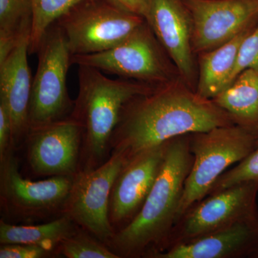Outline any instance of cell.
I'll return each mask as SVG.
<instances>
[{
    "label": "cell",
    "mask_w": 258,
    "mask_h": 258,
    "mask_svg": "<svg viewBox=\"0 0 258 258\" xmlns=\"http://www.w3.org/2000/svg\"><path fill=\"white\" fill-rule=\"evenodd\" d=\"M83 0H32L33 18L29 54H36L47 30L74 5Z\"/></svg>",
    "instance_id": "obj_21"
},
{
    "label": "cell",
    "mask_w": 258,
    "mask_h": 258,
    "mask_svg": "<svg viewBox=\"0 0 258 258\" xmlns=\"http://www.w3.org/2000/svg\"><path fill=\"white\" fill-rule=\"evenodd\" d=\"M234 124L258 134V71L245 69L213 99Z\"/></svg>",
    "instance_id": "obj_18"
},
{
    "label": "cell",
    "mask_w": 258,
    "mask_h": 258,
    "mask_svg": "<svg viewBox=\"0 0 258 258\" xmlns=\"http://www.w3.org/2000/svg\"><path fill=\"white\" fill-rule=\"evenodd\" d=\"M71 62L153 86L181 78L175 64L147 21L113 48L97 53L73 55Z\"/></svg>",
    "instance_id": "obj_5"
},
{
    "label": "cell",
    "mask_w": 258,
    "mask_h": 258,
    "mask_svg": "<svg viewBox=\"0 0 258 258\" xmlns=\"http://www.w3.org/2000/svg\"><path fill=\"white\" fill-rule=\"evenodd\" d=\"M249 258H258V242Z\"/></svg>",
    "instance_id": "obj_28"
},
{
    "label": "cell",
    "mask_w": 258,
    "mask_h": 258,
    "mask_svg": "<svg viewBox=\"0 0 258 258\" xmlns=\"http://www.w3.org/2000/svg\"><path fill=\"white\" fill-rule=\"evenodd\" d=\"M113 1L136 14L142 15L144 18H147L148 12H149V0H113Z\"/></svg>",
    "instance_id": "obj_27"
},
{
    "label": "cell",
    "mask_w": 258,
    "mask_h": 258,
    "mask_svg": "<svg viewBox=\"0 0 258 258\" xmlns=\"http://www.w3.org/2000/svg\"><path fill=\"white\" fill-rule=\"evenodd\" d=\"M257 242L258 215L174 246L152 258H249Z\"/></svg>",
    "instance_id": "obj_16"
},
{
    "label": "cell",
    "mask_w": 258,
    "mask_h": 258,
    "mask_svg": "<svg viewBox=\"0 0 258 258\" xmlns=\"http://www.w3.org/2000/svg\"><path fill=\"white\" fill-rule=\"evenodd\" d=\"M78 78L79 93L70 116L83 131L80 170H90L111 156L112 136L125 105L158 86L123 78L113 79L85 66H79Z\"/></svg>",
    "instance_id": "obj_3"
},
{
    "label": "cell",
    "mask_w": 258,
    "mask_h": 258,
    "mask_svg": "<svg viewBox=\"0 0 258 258\" xmlns=\"http://www.w3.org/2000/svg\"><path fill=\"white\" fill-rule=\"evenodd\" d=\"M257 147V134L238 125L190 134L193 164L185 181L176 222L191 205L208 196L230 166L240 162Z\"/></svg>",
    "instance_id": "obj_4"
},
{
    "label": "cell",
    "mask_w": 258,
    "mask_h": 258,
    "mask_svg": "<svg viewBox=\"0 0 258 258\" xmlns=\"http://www.w3.org/2000/svg\"><path fill=\"white\" fill-rule=\"evenodd\" d=\"M83 131L71 116L31 128L27 134V157L39 176H74L80 171Z\"/></svg>",
    "instance_id": "obj_11"
},
{
    "label": "cell",
    "mask_w": 258,
    "mask_h": 258,
    "mask_svg": "<svg viewBox=\"0 0 258 258\" xmlns=\"http://www.w3.org/2000/svg\"><path fill=\"white\" fill-rule=\"evenodd\" d=\"M14 149L11 118L6 106L0 101V161Z\"/></svg>",
    "instance_id": "obj_26"
},
{
    "label": "cell",
    "mask_w": 258,
    "mask_h": 258,
    "mask_svg": "<svg viewBox=\"0 0 258 258\" xmlns=\"http://www.w3.org/2000/svg\"><path fill=\"white\" fill-rule=\"evenodd\" d=\"M32 0H0V60L31 33Z\"/></svg>",
    "instance_id": "obj_20"
},
{
    "label": "cell",
    "mask_w": 258,
    "mask_h": 258,
    "mask_svg": "<svg viewBox=\"0 0 258 258\" xmlns=\"http://www.w3.org/2000/svg\"><path fill=\"white\" fill-rule=\"evenodd\" d=\"M237 164L220 176L209 195L218 192L240 183L258 181V147Z\"/></svg>",
    "instance_id": "obj_23"
},
{
    "label": "cell",
    "mask_w": 258,
    "mask_h": 258,
    "mask_svg": "<svg viewBox=\"0 0 258 258\" xmlns=\"http://www.w3.org/2000/svg\"><path fill=\"white\" fill-rule=\"evenodd\" d=\"M36 54L38 64L32 79L29 130L67 118L74 106L67 86L73 55L67 38L57 23L47 30Z\"/></svg>",
    "instance_id": "obj_6"
},
{
    "label": "cell",
    "mask_w": 258,
    "mask_h": 258,
    "mask_svg": "<svg viewBox=\"0 0 258 258\" xmlns=\"http://www.w3.org/2000/svg\"><path fill=\"white\" fill-rule=\"evenodd\" d=\"M146 20L175 64L181 79L196 91L198 69L191 44L192 21L184 0H149Z\"/></svg>",
    "instance_id": "obj_14"
},
{
    "label": "cell",
    "mask_w": 258,
    "mask_h": 258,
    "mask_svg": "<svg viewBox=\"0 0 258 258\" xmlns=\"http://www.w3.org/2000/svg\"><path fill=\"white\" fill-rule=\"evenodd\" d=\"M193 161L190 134L168 142L164 163L143 207L108 244L120 258H152L165 249Z\"/></svg>",
    "instance_id": "obj_2"
},
{
    "label": "cell",
    "mask_w": 258,
    "mask_h": 258,
    "mask_svg": "<svg viewBox=\"0 0 258 258\" xmlns=\"http://www.w3.org/2000/svg\"><path fill=\"white\" fill-rule=\"evenodd\" d=\"M257 147H258V134H257Z\"/></svg>",
    "instance_id": "obj_29"
},
{
    "label": "cell",
    "mask_w": 258,
    "mask_h": 258,
    "mask_svg": "<svg viewBox=\"0 0 258 258\" xmlns=\"http://www.w3.org/2000/svg\"><path fill=\"white\" fill-rule=\"evenodd\" d=\"M192 21L195 55L221 46L258 20V0H184Z\"/></svg>",
    "instance_id": "obj_12"
},
{
    "label": "cell",
    "mask_w": 258,
    "mask_h": 258,
    "mask_svg": "<svg viewBox=\"0 0 258 258\" xmlns=\"http://www.w3.org/2000/svg\"><path fill=\"white\" fill-rule=\"evenodd\" d=\"M256 23L221 46L197 56L199 95L212 100L228 86L241 44Z\"/></svg>",
    "instance_id": "obj_17"
},
{
    "label": "cell",
    "mask_w": 258,
    "mask_h": 258,
    "mask_svg": "<svg viewBox=\"0 0 258 258\" xmlns=\"http://www.w3.org/2000/svg\"><path fill=\"white\" fill-rule=\"evenodd\" d=\"M125 161L120 153L111 152L96 169L80 170L61 214L107 245L115 233L109 218L110 196Z\"/></svg>",
    "instance_id": "obj_9"
},
{
    "label": "cell",
    "mask_w": 258,
    "mask_h": 258,
    "mask_svg": "<svg viewBox=\"0 0 258 258\" xmlns=\"http://www.w3.org/2000/svg\"><path fill=\"white\" fill-rule=\"evenodd\" d=\"M52 251L39 246L25 244H1L0 258H44L50 257Z\"/></svg>",
    "instance_id": "obj_25"
},
{
    "label": "cell",
    "mask_w": 258,
    "mask_h": 258,
    "mask_svg": "<svg viewBox=\"0 0 258 258\" xmlns=\"http://www.w3.org/2000/svg\"><path fill=\"white\" fill-rule=\"evenodd\" d=\"M248 69L258 71V20L254 28L244 37L241 44L237 62L231 76L229 85L237 75L244 70Z\"/></svg>",
    "instance_id": "obj_24"
},
{
    "label": "cell",
    "mask_w": 258,
    "mask_h": 258,
    "mask_svg": "<svg viewBox=\"0 0 258 258\" xmlns=\"http://www.w3.org/2000/svg\"><path fill=\"white\" fill-rule=\"evenodd\" d=\"M257 194L258 181H246L194 204L176 222L164 251L257 216Z\"/></svg>",
    "instance_id": "obj_8"
},
{
    "label": "cell",
    "mask_w": 258,
    "mask_h": 258,
    "mask_svg": "<svg viewBox=\"0 0 258 258\" xmlns=\"http://www.w3.org/2000/svg\"><path fill=\"white\" fill-rule=\"evenodd\" d=\"M14 151L0 161L1 204L16 218H45L60 212L72 186L74 176H51L41 181L25 179L19 171Z\"/></svg>",
    "instance_id": "obj_10"
},
{
    "label": "cell",
    "mask_w": 258,
    "mask_h": 258,
    "mask_svg": "<svg viewBox=\"0 0 258 258\" xmlns=\"http://www.w3.org/2000/svg\"><path fill=\"white\" fill-rule=\"evenodd\" d=\"M57 251L68 258H120L106 244L83 229L64 239Z\"/></svg>",
    "instance_id": "obj_22"
},
{
    "label": "cell",
    "mask_w": 258,
    "mask_h": 258,
    "mask_svg": "<svg viewBox=\"0 0 258 258\" xmlns=\"http://www.w3.org/2000/svg\"><path fill=\"white\" fill-rule=\"evenodd\" d=\"M168 142L137 154L122 166L110 196L109 218L115 232L133 221L143 207L164 163Z\"/></svg>",
    "instance_id": "obj_13"
},
{
    "label": "cell",
    "mask_w": 258,
    "mask_h": 258,
    "mask_svg": "<svg viewBox=\"0 0 258 258\" xmlns=\"http://www.w3.org/2000/svg\"><path fill=\"white\" fill-rule=\"evenodd\" d=\"M69 217L61 215L50 222L37 225H16L1 220L0 243L25 244L55 251L64 239L78 230Z\"/></svg>",
    "instance_id": "obj_19"
},
{
    "label": "cell",
    "mask_w": 258,
    "mask_h": 258,
    "mask_svg": "<svg viewBox=\"0 0 258 258\" xmlns=\"http://www.w3.org/2000/svg\"><path fill=\"white\" fill-rule=\"evenodd\" d=\"M147 21L113 0H83L57 20L73 55L113 48Z\"/></svg>",
    "instance_id": "obj_7"
},
{
    "label": "cell",
    "mask_w": 258,
    "mask_h": 258,
    "mask_svg": "<svg viewBox=\"0 0 258 258\" xmlns=\"http://www.w3.org/2000/svg\"><path fill=\"white\" fill-rule=\"evenodd\" d=\"M230 115L180 78L134 97L122 110L111 152L127 160L179 136L233 125Z\"/></svg>",
    "instance_id": "obj_1"
},
{
    "label": "cell",
    "mask_w": 258,
    "mask_h": 258,
    "mask_svg": "<svg viewBox=\"0 0 258 258\" xmlns=\"http://www.w3.org/2000/svg\"><path fill=\"white\" fill-rule=\"evenodd\" d=\"M30 36L20 40L6 57L0 60V101L9 112L13 144L18 147L28 133V113L32 79L29 66Z\"/></svg>",
    "instance_id": "obj_15"
}]
</instances>
